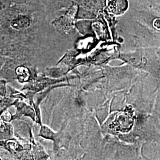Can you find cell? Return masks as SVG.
Listing matches in <instances>:
<instances>
[{
    "label": "cell",
    "mask_w": 160,
    "mask_h": 160,
    "mask_svg": "<svg viewBox=\"0 0 160 160\" xmlns=\"http://www.w3.org/2000/svg\"><path fill=\"white\" fill-rule=\"evenodd\" d=\"M13 6L12 0H0V17L8 20L11 18Z\"/></svg>",
    "instance_id": "cell-3"
},
{
    "label": "cell",
    "mask_w": 160,
    "mask_h": 160,
    "mask_svg": "<svg viewBox=\"0 0 160 160\" xmlns=\"http://www.w3.org/2000/svg\"><path fill=\"white\" fill-rule=\"evenodd\" d=\"M33 14L18 13L8 19L9 25L12 29L23 30L29 28L33 22Z\"/></svg>",
    "instance_id": "cell-1"
},
{
    "label": "cell",
    "mask_w": 160,
    "mask_h": 160,
    "mask_svg": "<svg viewBox=\"0 0 160 160\" xmlns=\"http://www.w3.org/2000/svg\"><path fill=\"white\" fill-rule=\"evenodd\" d=\"M12 1L14 4L34 6L36 0H12Z\"/></svg>",
    "instance_id": "cell-7"
},
{
    "label": "cell",
    "mask_w": 160,
    "mask_h": 160,
    "mask_svg": "<svg viewBox=\"0 0 160 160\" xmlns=\"http://www.w3.org/2000/svg\"><path fill=\"white\" fill-rule=\"evenodd\" d=\"M40 135L41 137L46 139L53 140L54 141L58 140L57 134L54 133L47 126H42L40 132Z\"/></svg>",
    "instance_id": "cell-5"
},
{
    "label": "cell",
    "mask_w": 160,
    "mask_h": 160,
    "mask_svg": "<svg viewBox=\"0 0 160 160\" xmlns=\"http://www.w3.org/2000/svg\"><path fill=\"white\" fill-rule=\"evenodd\" d=\"M78 11L77 4H73L69 8L65 15L60 17L55 23L58 29L67 31L71 29L74 25L75 18Z\"/></svg>",
    "instance_id": "cell-2"
},
{
    "label": "cell",
    "mask_w": 160,
    "mask_h": 160,
    "mask_svg": "<svg viewBox=\"0 0 160 160\" xmlns=\"http://www.w3.org/2000/svg\"><path fill=\"white\" fill-rule=\"evenodd\" d=\"M7 145L8 146V147L10 149H11L12 150H14V151H18L20 150V145H18V143L12 140H10L8 141L7 142Z\"/></svg>",
    "instance_id": "cell-8"
},
{
    "label": "cell",
    "mask_w": 160,
    "mask_h": 160,
    "mask_svg": "<svg viewBox=\"0 0 160 160\" xmlns=\"http://www.w3.org/2000/svg\"><path fill=\"white\" fill-rule=\"evenodd\" d=\"M154 26L157 29H160V18H156L154 21Z\"/></svg>",
    "instance_id": "cell-9"
},
{
    "label": "cell",
    "mask_w": 160,
    "mask_h": 160,
    "mask_svg": "<svg viewBox=\"0 0 160 160\" xmlns=\"http://www.w3.org/2000/svg\"><path fill=\"white\" fill-rule=\"evenodd\" d=\"M16 73L17 75L18 80L20 82H25L29 80L30 72L27 68L23 66L18 67L16 70Z\"/></svg>",
    "instance_id": "cell-4"
},
{
    "label": "cell",
    "mask_w": 160,
    "mask_h": 160,
    "mask_svg": "<svg viewBox=\"0 0 160 160\" xmlns=\"http://www.w3.org/2000/svg\"><path fill=\"white\" fill-rule=\"evenodd\" d=\"M12 136V128L7 123L0 121V139H5Z\"/></svg>",
    "instance_id": "cell-6"
},
{
    "label": "cell",
    "mask_w": 160,
    "mask_h": 160,
    "mask_svg": "<svg viewBox=\"0 0 160 160\" xmlns=\"http://www.w3.org/2000/svg\"><path fill=\"white\" fill-rule=\"evenodd\" d=\"M4 20H5L4 18H2V17H0V26L4 23Z\"/></svg>",
    "instance_id": "cell-10"
}]
</instances>
